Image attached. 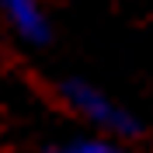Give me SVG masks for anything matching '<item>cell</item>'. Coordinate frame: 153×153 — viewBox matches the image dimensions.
<instances>
[{
  "label": "cell",
  "instance_id": "3",
  "mask_svg": "<svg viewBox=\"0 0 153 153\" xmlns=\"http://www.w3.org/2000/svg\"><path fill=\"white\" fill-rule=\"evenodd\" d=\"M45 153H132L125 146V139H115V136H73L66 143L49 146Z\"/></svg>",
  "mask_w": 153,
  "mask_h": 153
},
{
  "label": "cell",
  "instance_id": "1",
  "mask_svg": "<svg viewBox=\"0 0 153 153\" xmlns=\"http://www.w3.org/2000/svg\"><path fill=\"white\" fill-rule=\"evenodd\" d=\"M59 101L76 115V118H84L87 125H94L97 132L105 136H115V139H143V122L136 118L129 108H122L115 97H108L101 87L87 84L80 76H66V80H59Z\"/></svg>",
  "mask_w": 153,
  "mask_h": 153
},
{
  "label": "cell",
  "instance_id": "2",
  "mask_svg": "<svg viewBox=\"0 0 153 153\" xmlns=\"http://www.w3.org/2000/svg\"><path fill=\"white\" fill-rule=\"evenodd\" d=\"M0 14L10 31L25 38L28 45H49L52 42V18L42 7V0H0Z\"/></svg>",
  "mask_w": 153,
  "mask_h": 153
}]
</instances>
